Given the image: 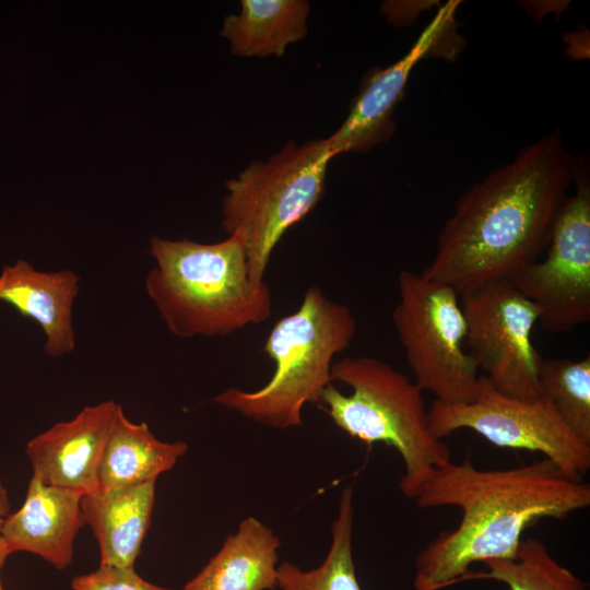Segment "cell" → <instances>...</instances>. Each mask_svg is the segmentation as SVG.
Listing matches in <instances>:
<instances>
[{
	"mask_svg": "<svg viewBox=\"0 0 590 590\" xmlns=\"http://www.w3.org/2000/svg\"><path fill=\"white\" fill-rule=\"evenodd\" d=\"M577 170L559 130L522 149L459 197L422 274L459 296L509 280L547 247Z\"/></svg>",
	"mask_w": 590,
	"mask_h": 590,
	"instance_id": "obj_1",
	"label": "cell"
},
{
	"mask_svg": "<svg viewBox=\"0 0 590 590\" xmlns=\"http://www.w3.org/2000/svg\"><path fill=\"white\" fill-rule=\"evenodd\" d=\"M418 508L453 506L458 526L440 532L415 558L414 590L459 583L472 564L511 559L522 533L542 519H563L590 506V484L548 459L483 470L469 459L437 468L414 498Z\"/></svg>",
	"mask_w": 590,
	"mask_h": 590,
	"instance_id": "obj_2",
	"label": "cell"
},
{
	"mask_svg": "<svg viewBox=\"0 0 590 590\" xmlns=\"http://www.w3.org/2000/svg\"><path fill=\"white\" fill-rule=\"evenodd\" d=\"M144 287L172 334L224 337L272 316L271 290L251 281L239 233L214 244L153 236Z\"/></svg>",
	"mask_w": 590,
	"mask_h": 590,
	"instance_id": "obj_3",
	"label": "cell"
},
{
	"mask_svg": "<svg viewBox=\"0 0 590 590\" xmlns=\"http://www.w3.org/2000/svg\"><path fill=\"white\" fill-rule=\"evenodd\" d=\"M355 332L351 309L311 285L299 307L278 320L266 339L263 352L274 363L270 380L253 391L226 389L213 402L274 429L300 426L304 406L333 384V358Z\"/></svg>",
	"mask_w": 590,
	"mask_h": 590,
	"instance_id": "obj_4",
	"label": "cell"
},
{
	"mask_svg": "<svg viewBox=\"0 0 590 590\" xmlns=\"http://www.w3.org/2000/svg\"><path fill=\"white\" fill-rule=\"evenodd\" d=\"M331 378L352 392L344 394L330 384L316 404L352 438L393 447L404 464L400 491L414 499L433 472L450 461L448 446L429 429L423 391L388 363L368 355L333 363Z\"/></svg>",
	"mask_w": 590,
	"mask_h": 590,
	"instance_id": "obj_5",
	"label": "cell"
},
{
	"mask_svg": "<svg viewBox=\"0 0 590 590\" xmlns=\"http://www.w3.org/2000/svg\"><path fill=\"white\" fill-rule=\"evenodd\" d=\"M327 139L288 142L268 161H257L226 182L221 224L245 241L249 276L261 283L275 246L320 200L329 162Z\"/></svg>",
	"mask_w": 590,
	"mask_h": 590,
	"instance_id": "obj_6",
	"label": "cell"
},
{
	"mask_svg": "<svg viewBox=\"0 0 590 590\" xmlns=\"http://www.w3.org/2000/svg\"><path fill=\"white\" fill-rule=\"evenodd\" d=\"M391 318L422 391L445 403L469 402L477 393V365L465 345L467 326L458 293L450 286L401 270Z\"/></svg>",
	"mask_w": 590,
	"mask_h": 590,
	"instance_id": "obj_7",
	"label": "cell"
},
{
	"mask_svg": "<svg viewBox=\"0 0 590 590\" xmlns=\"http://www.w3.org/2000/svg\"><path fill=\"white\" fill-rule=\"evenodd\" d=\"M428 425L440 440L459 429H471L497 447L541 452L574 480H582L590 469V445L567 427L547 399L507 397L482 375L473 400H435L428 410Z\"/></svg>",
	"mask_w": 590,
	"mask_h": 590,
	"instance_id": "obj_8",
	"label": "cell"
},
{
	"mask_svg": "<svg viewBox=\"0 0 590 590\" xmlns=\"http://www.w3.org/2000/svg\"><path fill=\"white\" fill-rule=\"evenodd\" d=\"M576 190L555 217L546 256L517 271L510 283L538 309V322L553 333L590 321V180L579 166Z\"/></svg>",
	"mask_w": 590,
	"mask_h": 590,
	"instance_id": "obj_9",
	"label": "cell"
},
{
	"mask_svg": "<svg viewBox=\"0 0 590 590\" xmlns=\"http://www.w3.org/2000/svg\"><path fill=\"white\" fill-rule=\"evenodd\" d=\"M465 345L482 376L500 393L526 401L541 397L542 356L531 341L536 307L509 280L460 296Z\"/></svg>",
	"mask_w": 590,
	"mask_h": 590,
	"instance_id": "obj_10",
	"label": "cell"
},
{
	"mask_svg": "<svg viewBox=\"0 0 590 590\" xmlns=\"http://www.w3.org/2000/svg\"><path fill=\"white\" fill-rule=\"evenodd\" d=\"M459 3L449 1L440 7L402 58L367 78L341 127L327 138L335 155L364 152L390 140L396 128L393 110L402 98L411 71L441 38Z\"/></svg>",
	"mask_w": 590,
	"mask_h": 590,
	"instance_id": "obj_11",
	"label": "cell"
},
{
	"mask_svg": "<svg viewBox=\"0 0 590 590\" xmlns=\"http://www.w3.org/2000/svg\"><path fill=\"white\" fill-rule=\"evenodd\" d=\"M118 403L113 400L84 406L70 421L59 422L26 446L33 475L47 485L83 494L97 488L102 455Z\"/></svg>",
	"mask_w": 590,
	"mask_h": 590,
	"instance_id": "obj_12",
	"label": "cell"
},
{
	"mask_svg": "<svg viewBox=\"0 0 590 590\" xmlns=\"http://www.w3.org/2000/svg\"><path fill=\"white\" fill-rule=\"evenodd\" d=\"M83 495L47 485L32 475L23 505L8 515L2 526L10 555L32 553L57 569H66L73 559L76 533L85 524L81 509Z\"/></svg>",
	"mask_w": 590,
	"mask_h": 590,
	"instance_id": "obj_13",
	"label": "cell"
},
{
	"mask_svg": "<svg viewBox=\"0 0 590 590\" xmlns=\"http://www.w3.org/2000/svg\"><path fill=\"white\" fill-rule=\"evenodd\" d=\"M79 275L69 269L36 270L26 260L4 266L0 274V300L36 321L45 334V352L61 357L75 349L73 304Z\"/></svg>",
	"mask_w": 590,
	"mask_h": 590,
	"instance_id": "obj_14",
	"label": "cell"
},
{
	"mask_svg": "<svg viewBox=\"0 0 590 590\" xmlns=\"http://www.w3.org/2000/svg\"><path fill=\"white\" fill-rule=\"evenodd\" d=\"M155 482L84 494L81 509L99 546V565L134 567L150 526Z\"/></svg>",
	"mask_w": 590,
	"mask_h": 590,
	"instance_id": "obj_15",
	"label": "cell"
},
{
	"mask_svg": "<svg viewBox=\"0 0 590 590\" xmlns=\"http://www.w3.org/2000/svg\"><path fill=\"white\" fill-rule=\"evenodd\" d=\"M280 539L255 517L244 519L181 590H272Z\"/></svg>",
	"mask_w": 590,
	"mask_h": 590,
	"instance_id": "obj_16",
	"label": "cell"
},
{
	"mask_svg": "<svg viewBox=\"0 0 590 590\" xmlns=\"http://www.w3.org/2000/svg\"><path fill=\"white\" fill-rule=\"evenodd\" d=\"M187 450L185 441H162L152 434L146 423L131 422L119 404L102 455L96 491L107 492L155 482Z\"/></svg>",
	"mask_w": 590,
	"mask_h": 590,
	"instance_id": "obj_17",
	"label": "cell"
},
{
	"mask_svg": "<svg viewBox=\"0 0 590 590\" xmlns=\"http://www.w3.org/2000/svg\"><path fill=\"white\" fill-rule=\"evenodd\" d=\"M309 11L305 0H241L240 12L224 19L220 34L233 55L281 57L290 44L306 36Z\"/></svg>",
	"mask_w": 590,
	"mask_h": 590,
	"instance_id": "obj_18",
	"label": "cell"
},
{
	"mask_svg": "<svg viewBox=\"0 0 590 590\" xmlns=\"http://www.w3.org/2000/svg\"><path fill=\"white\" fill-rule=\"evenodd\" d=\"M353 486H346L340 497L338 517L332 522V540L323 563L303 570L291 562L278 566L276 587L281 590H362L352 554Z\"/></svg>",
	"mask_w": 590,
	"mask_h": 590,
	"instance_id": "obj_19",
	"label": "cell"
},
{
	"mask_svg": "<svg viewBox=\"0 0 590 590\" xmlns=\"http://www.w3.org/2000/svg\"><path fill=\"white\" fill-rule=\"evenodd\" d=\"M486 570L470 569L459 583L492 580L509 590H589L567 567L559 564L546 545L534 538L522 540L511 559H492L483 563Z\"/></svg>",
	"mask_w": 590,
	"mask_h": 590,
	"instance_id": "obj_20",
	"label": "cell"
},
{
	"mask_svg": "<svg viewBox=\"0 0 590 590\" xmlns=\"http://www.w3.org/2000/svg\"><path fill=\"white\" fill-rule=\"evenodd\" d=\"M539 386L567 427L590 445V356L542 358Z\"/></svg>",
	"mask_w": 590,
	"mask_h": 590,
	"instance_id": "obj_21",
	"label": "cell"
},
{
	"mask_svg": "<svg viewBox=\"0 0 590 590\" xmlns=\"http://www.w3.org/2000/svg\"><path fill=\"white\" fill-rule=\"evenodd\" d=\"M71 588L72 590H170L146 581L134 567L104 565L73 578Z\"/></svg>",
	"mask_w": 590,
	"mask_h": 590,
	"instance_id": "obj_22",
	"label": "cell"
},
{
	"mask_svg": "<svg viewBox=\"0 0 590 590\" xmlns=\"http://www.w3.org/2000/svg\"><path fill=\"white\" fill-rule=\"evenodd\" d=\"M10 509V502L8 496V491L3 486L1 480H0V565L3 566L8 556L10 555L5 543L2 538V526L4 522L5 517L9 515Z\"/></svg>",
	"mask_w": 590,
	"mask_h": 590,
	"instance_id": "obj_23",
	"label": "cell"
},
{
	"mask_svg": "<svg viewBox=\"0 0 590 590\" xmlns=\"http://www.w3.org/2000/svg\"><path fill=\"white\" fill-rule=\"evenodd\" d=\"M3 566L0 565V590H4L1 581V569Z\"/></svg>",
	"mask_w": 590,
	"mask_h": 590,
	"instance_id": "obj_24",
	"label": "cell"
}]
</instances>
